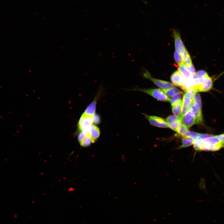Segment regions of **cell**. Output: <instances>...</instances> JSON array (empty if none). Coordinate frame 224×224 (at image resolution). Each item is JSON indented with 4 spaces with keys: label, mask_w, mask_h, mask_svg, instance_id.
I'll return each mask as SVG.
<instances>
[{
    "label": "cell",
    "mask_w": 224,
    "mask_h": 224,
    "mask_svg": "<svg viewBox=\"0 0 224 224\" xmlns=\"http://www.w3.org/2000/svg\"><path fill=\"white\" fill-rule=\"evenodd\" d=\"M185 66L192 75L195 73V69L193 65L192 64L189 66Z\"/></svg>",
    "instance_id": "cell-31"
},
{
    "label": "cell",
    "mask_w": 224,
    "mask_h": 224,
    "mask_svg": "<svg viewBox=\"0 0 224 224\" xmlns=\"http://www.w3.org/2000/svg\"><path fill=\"white\" fill-rule=\"evenodd\" d=\"M182 119L180 118L173 115L168 116L166 119V120L168 124L179 120L182 122Z\"/></svg>",
    "instance_id": "cell-25"
},
{
    "label": "cell",
    "mask_w": 224,
    "mask_h": 224,
    "mask_svg": "<svg viewBox=\"0 0 224 224\" xmlns=\"http://www.w3.org/2000/svg\"><path fill=\"white\" fill-rule=\"evenodd\" d=\"M88 133L81 131L78 135L77 139L80 142L83 140L87 135Z\"/></svg>",
    "instance_id": "cell-29"
},
{
    "label": "cell",
    "mask_w": 224,
    "mask_h": 224,
    "mask_svg": "<svg viewBox=\"0 0 224 224\" xmlns=\"http://www.w3.org/2000/svg\"><path fill=\"white\" fill-rule=\"evenodd\" d=\"M197 92L195 89L192 88L185 91L184 95L181 112L182 118L190 109L195 94Z\"/></svg>",
    "instance_id": "cell-1"
},
{
    "label": "cell",
    "mask_w": 224,
    "mask_h": 224,
    "mask_svg": "<svg viewBox=\"0 0 224 224\" xmlns=\"http://www.w3.org/2000/svg\"><path fill=\"white\" fill-rule=\"evenodd\" d=\"M131 90H137L143 92L152 96L158 100L170 102V99L160 89L135 88Z\"/></svg>",
    "instance_id": "cell-2"
},
{
    "label": "cell",
    "mask_w": 224,
    "mask_h": 224,
    "mask_svg": "<svg viewBox=\"0 0 224 224\" xmlns=\"http://www.w3.org/2000/svg\"><path fill=\"white\" fill-rule=\"evenodd\" d=\"M182 124L188 129L195 123V117L194 111L190 107L189 110L183 116Z\"/></svg>",
    "instance_id": "cell-5"
},
{
    "label": "cell",
    "mask_w": 224,
    "mask_h": 224,
    "mask_svg": "<svg viewBox=\"0 0 224 224\" xmlns=\"http://www.w3.org/2000/svg\"><path fill=\"white\" fill-rule=\"evenodd\" d=\"M170 80L174 85L181 87L183 85L184 78L181 73L178 70L175 72L171 75Z\"/></svg>",
    "instance_id": "cell-9"
},
{
    "label": "cell",
    "mask_w": 224,
    "mask_h": 224,
    "mask_svg": "<svg viewBox=\"0 0 224 224\" xmlns=\"http://www.w3.org/2000/svg\"><path fill=\"white\" fill-rule=\"evenodd\" d=\"M190 107L193 109L194 112L195 117V124H199L201 123L203 120L201 110L194 107L192 103Z\"/></svg>",
    "instance_id": "cell-17"
},
{
    "label": "cell",
    "mask_w": 224,
    "mask_h": 224,
    "mask_svg": "<svg viewBox=\"0 0 224 224\" xmlns=\"http://www.w3.org/2000/svg\"><path fill=\"white\" fill-rule=\"evenodd\" d=\"M98 95L95 98L93 101L89 105L83 113L86 115L92 116L95 114L96 105L98 98Z\"/></svg>",
    "instance_id": "cell-12"
},
{
    "label": "cell",
    "mask_w": 224,
    "mask_h": 224,
    "mask_svg": "<svg viewBox=\"0 0 224 224\" xmlns=\"http://www.w3.org/2000/svg\"><path fill=\"white\" fill-rule=\"evenodd\" d=\"M181 124V121L179 120L168 124V125L169 128L176 132L177 129Z\"/></svg>",
    "instance_id": "cell-24"
},
{
    "label": "cell",
    "mask_w": 224,
    "mask_h": 224,
    "mask_svg": "<svg viewBox=\"0 0 224 224\" xmlns=\"http://www.w3.org/2000/svg\"><path fill=\"white\" fill-rule=\"evenodd\" d=\"M182 93L183 92H181L175 96L172 97L170 99V102L171 105H173L177 101L181 100Z\"/></svg>",
    "instance_id": "cell-26"
},
{
    "label": "cell",
    "mask_w": 224,
    "mask_h": 224,
    "mask_svg": "<svg viewBox=\"0 0 224 224\" xmlns=\"http://www.w3.org/2000/svg\"><path fill=\"white\" fill-rule=\"evenodd\" d=\"M180 54L185 66H189L192 64L191 57L186 48Z\"/></svg>",
    "instance_id": "cell-15"
},
{
    "label": "cell",
    "mask_w": 224,
    "mask_h": 224,
    "mask_svg": "<svg viewBox=\"0 0 224 224\" xmlns=\"http://www.w3.org/2000/svg\"><path fill=\"white\" fill-rule=\"evenodd\" d=\"M142 72V74L143 77L146 79L152 81L158 86L162 89H167L173 87L174 85L168 82L159 80L152 77L149 72L146 69L144 68Z\"/></svg>",
    "instance_id": "cell-3"
},
{
    "label": "cell",
    "mask_w": 224,
    "mask_h": 224,
    "mask_svg": "<svg viewBox=\"0 0 224 224\" xmlns=\"http://www.w3.org/2000/svg\"><path fill=\"white\" fill-rule=\"evenodd\" d=\"M182 101L181 100H179L175 102L171 105L172 111L173 114L182 119L181 116V112Z\"/></svg>",
    "instance_id": "cell-13"
},
{
    "label": "cell",
    "mask_w": 224,
    "mask_h": 224,
    "mask_svg": "<svg viewBox=\"0 0 224 224\" xmlns=\"http://www.w3.org/2000/svg\"><path fill=\"white\" fill-rule=\"evenodd\" d=\"M193 102L194 103L197 105L201 109L202 103L201 98L198 92H196L195 94Z\"/></svg>",
    "instance_id": "cell-22"
},
{
    "label": "cell",
    "mask_w": 224,
    "mask_h": 224,
    "mask_svg": "<svg viewBox=\"0 0 224 224\" xmlns=\"http://www.w3.org/2000/svg\"><path fill=\"white\" fill-rule=\"evenodd\" d=\"M215 136L218 138L221 141L222 143L224 144V133L223 134L216 135Z\"/></svg>",
    "instance_id": "cell-32"
},
{
    "label": "cell",
    "mask_w": 224,
    "mask_h": 224,
    "mask_svg": "<svg viewBox=\"0 0 224 224\" xmlns=\"http://www.w3.org/2000/svg\"><path fill=\"white\" fill-rule=\"evenodd\" d=\"M93 123L95 124H98L100 122V116L97 114H95L93 116Z\"/></svg>",
    "instance_id": "cell-30"
},
{
    "label": "cell",
    "mask_w": 224,
    "mask_h": 224,
    "mask_svg": "<svg viewBox=\"0 0 224 224\" xmlns=\"http://www.w3.org/2000/svg\"><path fill=\"white\" fill-rule=\"evenodd\" d=\"M178 70L181 73L184 80L188 79L192 77V75L188 70L185 65H180L178 67Z\"/></svg>",
    "instance_id": "cell-14"
},
{
    "label": "cell",
    "mask_w": 224,
    "mask_h": 224,
    "mask_svg": "<svg viewBox=\"0 0 224 224\" xmlns=\"http://www.w3.org/2000/svg\"><path fill=\"white\" fill-rule=\"evenodd\" d=\"M88 133L91 138L92 143H94L100 136V130L97 126L92 124L91 127Z\"/></svg>",
    "instance_id": "cell-11"
},
{
    "label": "cell",
    "mask_w": 224,
    "mask_h": 224,
    "mask_svg": "<svg viewBox=\"0 0 224 224\" xmlns=\"http://www.w3.org/2000/svg\"><path fill=\"white\" fill-rule=\"evenodd\" d=\"M161 89L168 97H172L181 92L175 87L167 89L161 88Z\"/></svg>",
    "instance_id": "cell-16"
},
{
    "label": "cell",
    "mask_w": 224,
    "mask_h": 224,
    "mask_svg": "<svg viewBox=\"0 0 224 224\" xmlns=\"http://www.w3.org/2000/svg\"><path fill=\"white\" fill-rule=\"evenodd\" d=\"M212 136L211 135H210L207 134H205L199 133V136L200 137V138L202 139L207 138L211 137Z\"/></svg>",
    "instance_id": "cell-33"
},
{
    "label": "cell",
    "mask_w": 224,
    "mask_h": 224,
    "mask_svg": "<svg viewBox=\"0 0 224 224\" xmlns=\"http://www.w3.org/2000/svg\"><path fill=\"white\" fill-rule=\"evenodd\" d=\"M193 140L190 137H184L182 139V144L180 147V148L186 147L189 146L193 144Z\"/></svg>",
    "instance_id": "cell-18"
},
{
    "label": "cell",
    "mask_w": 224,
    "mask_h": 224,
    "mask_svg": "<svg viewBox=\"0 0 224 224\" xmlns=\"http://www.w3.org/2000/svg\"><path fill=\"white\" fill-rule=\"evenodd\" d=\"M202 139V144H203L220 146L222 147L223 146V144L220 140L215 136H212Z\"/></svg>",
    "instance_id": "cell-10"
},
{
    "label": "cell",
    "mask_w": 224,
    "mask_h": 224,
    "mask_svg": "<svg viewBox=\"0 0 224 224\" xmlns=\"http://www.w3.org/2000/svg\"><path fill=\"white\" fill-rule=\"evenodd\" d=\"M175 50L180 54L186 48L181 38L180 33L175 30H173Z\"/></svg>",
    "instance_id": "cell-8"
},
{
    "label": "cell",
    "mask_w": 224,
    "mask_h": 224,
    "mask_svg": "<svg viewBox=\"0 0 224 224\" xmlns=\"http://www.w3.org/2000/svg\"><path fill=\"white\" fill-rule=\"evenodd\" d=\"M93 116L86 115L83 113L81 115L78 124L80 131L88 133L93 123Z\"/></svg>",
    "instance_id": "cell-4"
},
{
    "label": "cell",
    "mask_w": 224,
    "mask_h": 224,
    "mask_svg": "<svg viewBox=\"0 0 224 224\" xmlns=\"http://www.w3.org/2000/svg\"><path fill=\"white\" fill-rule=\"evenodd\" d=\"M188 131V129L181 124L177 129L176 132L181 136L184 133Z\"/></svg>",
    "instance_id": "cell-27"
},
{
    "label": "cell",
    "mask_w": 224,
    "mask_h": 224,
    "mask_svg": "<svg viewBox=\"0 0 224 224\" xmlns=\"http://www.w3.org/2000/svg\"><path fill=\"white\" fill-rule=\"evenodd\" d=\"M174 57L176 63L180 65L185 64L182 60L180 54L177 51L175 50L174 53Z\"/></svg>",
    "instance_id": "cell-21"
},
{
    "label": "cell",
    "mask_w": 224,
    "mask_h": 224,
    "mask_svg": "<svg viewBox=\"0 0 224 224\" xmlns=\"http://www.w3.org/2000/svg\"><path fill=\"white\" fill-rule=\"evenodd\" d=\"M91 143L92 141L88 133L87 136L79 142L80 145L84 147L89 146Z\"/></svg>",
    "instance_id": "cell-20"
},
{
    "label": "cell",
    "mask_w": 224,
    "mask_h": 224,
    "mask_svg": "<svg viewBox=\"0 0 224 224\" xmlns=\"http://www.w3.org/2000/svg\"><path fill=\"white\" fill-rule=\"evenodd\" d=\"M202 139L199 136L197 139L193 140V144L194 149L196 151L201 150Z\"/></svg>",
    "instance_id": "cell-23"
},
{
    "label": "cell",
    "mask_w": 224,
    "mask_h": 224,
    "mask_svg": "<svg viewBox=\"0 0 224 224\" xmlns=\"http://www.w3.org/2000/svg\"><path fill=\"white\" fill-rule=\"evenodd\" d=\"M212 86V78L209 76L206 78L202 84L194 86L192 88L195 89L197 92H206L210 90Z\"/></svg>",
    "instance_id": "cell-7"
},
{
    "label": "cell",
    "mask_w": 224,
    "mask_h": 224,
    "mask_svg": "<svg viewBox=\"0 0 224 224\" xmlns=\"http://www.w3.org/2000/svg\"><path fill=\"white\" fill-rule=\"evenodd\" d=\"M198 78L205 77L209 76L207 73L203 70H199L195 73Z\"/></svg>",
    "instance_id": "cell-28"
},
{
    "label": "cell",
    "mask_w": 224,
    "mask_h": 224,
    "mask_svg": "<svg viewBox=\"0 0 224 224\" xmlns=\"http://www.w3.org/2000/svg\"><path fill=\"white\" fill-rule=\"evenodd\" d=\"M144 114L151 125L158 127L169 128L166 121L162 118L145 114Z\"/></svg>",
    "instance_id": "cell-6"
},
{
    "label": "cell",
    "mask_w": 224,
    "mask_h": 224,
    "mask_svg": "<svg viewBox=\"0 0 224 224\" xmlns=\"http://www.w3.org/2000/svg\"><path fill=\"white\" fill-rule=\"evenodd\" d=\"M199 134L198 133L188 130L184 133L181 136L183 137H190L193 140H194L198 138L199 136Z\"/></svg>",
    "instance_id": "cell-19"
}]
</instances>
